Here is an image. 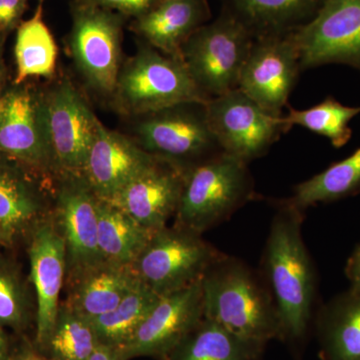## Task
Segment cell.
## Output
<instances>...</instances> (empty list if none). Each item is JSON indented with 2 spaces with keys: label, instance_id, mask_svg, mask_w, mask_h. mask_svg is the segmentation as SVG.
<instances>
[{
  "label": "cell",
  "instance_id": "ba28073f",
  "mask_svg": "<svg viewBox=\"0 0 360 360\" xmlns=\"http://www.w3.org/2000/svg\"><path fill=\"white\" fill-rule=\"evenodd\" d=\"M222 255L201 234L174 225L153 232L131 266L139 281L163 296L200 281Z\"/></svg>",
  "mask_w": 360,
  "mask_h": 360
},
{
  "label": "cell",
  "instance_id": "d6986e66",
  "mask_svg": "<svg viewBox=\"0 0 360 360\" xmlns=\"http://www.w3.org/2000/svg\"><path fill=\"white\" fill-rule=\"evenodd\" d=\"M156 160L134 139L101 122L82 175L99 200H110Z\"/></svg>",
  "mask_w": 360,
  "mask_h": 360
},
{
  "label": "cell",
  "instance_id": "83f0119b",
  "mask_svg": "<svg viewBox=\"0 0 360 360\" xmlns=\"http://www.w3.org/2000/svg\"><path fill=\"white\" fill-rule=\"evenodd\" d=\"M160 297L146 284L139 281L117 307L89 319L98 342L115 349L122 347L150 314Z\"/></svg>",
  "mask_w": 360,
  "mask_h": 360
},
{
  "label": "cell",
  "instance_id": "cb8c5ba5",
  "mask_svg": "<svg viewBox=\"0 0 360 360\" xmlns=\"http://www.w3.org/2000/svg\"><path fill=\"white\" fill-rule=\"evenodd\" d=\"M264 347L203 317L167 360H259Z\"/></svg>",
  "mask_w": 360,
  "mask_h": 360
},
{
  "label": "cell",
  "instance_id": "44dd1931",
  "mask_svg": "<svg viewBox=\"0 0 360 360\" xmlns=\"http://www.w3.org/2000/svg\"><path fill=\"white\" fill-rule=\"evenodd\" d=\"M131 265L104 264L66 284V304L86 319L110 311L139 283Z\"/></svg>",
  "mask_w": 360,
  "mask_h": 360
},
{
  "label": "cell",
  "instance_id": "603a6c76",
  "mask_svg": "<svg viewBox=\"0 0 360 360\" xmlns=\"http://www.w3.org/2000/svg\"><path fill=\"white\" fill-rule=\"evenodd\" d=\"M324 360H360V290L338 296L319 314Z\"/></svg>",
  "mask_w": 360,
  "mask_h": 360
},
{
  "label": "cell",
  "instance_id": "5b68a950",
  "mask_svg": "<svg viewBox=\"0 0 360 360\" xmlns=\"http://www.w3.org/2000/svg\"><path fill=\"white\" fill-rule=\"evenodd\" d=\"M255 37L233 14L222 11L201 26L180 51L194 84L208 99L238 89L241 71Z\"/></svg>",
  "mask_w": 360,
  "mask_h": 360
},
{
  "label": "cell",
  "instance_id": "30bf717a",
  "mask_svg": "<svg viewBox=\"0 0 360 360\" xmlns=\"http://www.w3.org/2000/svg\"><path fill=\"white\" fill-rule=\"evenodd\" d=\"M0 151L44 176H58L44 92L13 84L0 94Z\"/></svg>",
  "mask_w": 360,
  "mask_h": 360
},
{
  "label": "cell",
  "instance_id": "f1b7e54d",
  "mask_svg": "<svg viewBox=\"0 0 360 360\" xmlns=\"http://www.w3.org/2000/svg\"><path fill=\"white\" fill-rule=\"evenodd\" d=\"M98 345L89 319L63 302L41 352L49 360H89Z\"/></svg>",
  "mask_w": 360,
  "mask_h": 360
},
{
  "label": "cell",
  "instance_id": "8992f818",
  "mask_svg": "<svg viewBox=\"0 0 360 360\" xmlns=\"http://www.w3.org/2000/svg\"><path fill=\"white\" fill-rule=\"evenodd\" d=\"M122 14L73 0L68 49L78 72L92 91L112 98L122 65Z\"/></svg>",
  "mask_w": 360,
  "mask_h": 360
},
{
  "label": "cell",
  "instance_id": "d4e9b609",
  "mask_svg": "<svg viewBox=\"0 0 360 360\" xmlns=\"http://www.w3.org/2000/svg\"><path fill=\"white\" fill-rule=\"evenodd\" d=\"M99 200V198H98ZM98 246L104 262L132 265L153 232L110 201L98 200Z\"/></svg>",
  "mask_w": 360,
  "mask_h": 360
},
{
  "label": "cell",
  "instance_id": "7402d4cb",
  "mask_svg": "<svg viewBox=\"0 0 360 360\" xmlns=\"http://www.w3.org/2000/svg\"><path fill=\"white\" fill-rule=\"evenodd\" d=\"M255 37L285 35L307 25L324 0H224Z\"/></svg>",
  "mask_w": 360,
  "mask_h": 360
},
{
  "label": "cell",
  "instance_id": "7a4b0ae2",
  "mask_svg": "<svg viewBox=\"0 0 360 360\" xmlns=\"http://www.w3.org/2000/svg\"><path fill=\"white\" fill-rule=\"evenodd\" d=\"M201 285L205 319L264 345L284 338L271 292L240 260L222 255L205 272Z\"/></svg>",
  "mask_w": 360,
  "mask_h": 360
},
{
  "label": "cell",
  "instance_id": "3957f363",
  "mask_svg": "<svg viewBox=\"0 0 360 360\" xmlns=\"http://www.w3.org/2000/svg\"><path fill=\"white\" fill-rule=\"evenodd\" d=\"M112 101L120 112L141 116L186 103H207L181 58L146 44L120 68Z\"/></svg>",
  "mask_w": 360,
  "mask_h": 360
},
{
  "label": "cell",
  "instance_id": "d6a6232c",
  "mask_svg": "<svg viewBox=\"0 0 360 360\" xmlns=\"http://www.w3.org/2000/svg\"><path fill=\"white\" fill-rule=\"evenodd\" d=\"M26 0H0V32L6 33L20 22Z\"/></svg>",
  "mask_w": 360,
  "mask_h": 360
},
{
  "label": "cell",
  "instance_id": "74e56055",
  "mask_svg": "<svg viewBox=\"0 0 360 360\" xmlns=\"http://www.w3.org/2000/svg\"><path fill=\"white\" fill-rule=\"evenodd\" d=\"M6 33L0 32V94L4 91L6 84V66L4 63V45L6 41Z\"/></svg>",
  "mask_w": 360,
  "mask_h": 360
},
{
  "label": "cell",
  "instance_id": "7c38bea8",
  "mask_svg": "<svg viewBox=\"0 0 360 360\" xmlns=\"http://www.w3.org/2000/svg\"><path fill=\"white\" fill-rule=\"evenodd\" d=\"M302 70L345 65L360 71V0H324L311 20L292 32Z\"/></svg>",
  "mask_w": 360,
  "mask_h": 360
},
{
  "label": "cell",
  "instance_id": "f35d334b",
  "mask_svg": "<svg viewBox=\"0 0 360 360\" xmlns=\"http://www.w3.org/2000/svg\"><path fill=\"white\" fill-rule=\"evenodd\" d=\"M13 239L9 238L7 234L4 233L2 229H0V248H9L13 245Z\"/></svg>",
  "mask_w": 360,
  "mask_h": 360
},
{
  "label": "cell",
  "instance_id": "4316f807",
  "mask_svg": "<svg viewBox=\"0 0 360 360\" xmlns=\"http://www.w3.org/2000/svg\"><path fill=\"white\" fill-rule=\"evenodd\" d=\"M360 191V148L345 160L295 187L284 202L300 212L317 203L330 202Z\"/></svg>",
  "mask_w": 360,
  "mask_h": 360
},
{
  "label": "cell",
  "instance_id": "8d00e7d4",
  "mask_svg": "<svg viewBox=\"0 0 360 360\" xmlns=\"http://www.w3.org/2000/svg\"><path fill=\"white\" fill-rule=\"evenodd\" d=\"M89 360H120V359L115 348L99 343Z\"/></svg>",
  "mask_w": 360,
  "mask_h": 360
},
{
  "label": "cell",
  "instance_id": "ffe728a7",
  "mask_svg": "<svg viewBox=\"0 0 360 360\" xmlns=\"http://www.w3.org/2000/svg\"><path fill=\"white\" fill-rule=\"evenodd\" d=\"M210 14L207 0H158L131 27L146 44L180 58L181 47L210 21Z\"/></svg>",
  "mask_w": 360,
  "mask_h": 360
},
{
  "label": "cell",
  "instance_id": "e0dca14e",
  "mask_svg": "<svg viewBox=\"0 0 360 360\" xmlns=\"http://www.w3.org/2000/svg\"><path fill=\"white\" fill-rule=\"evenodd\" d=\"M46 179L0 151V229L13 241L30 236L51 214L53 191Z\"/></svg>",
  "mask_w": 360,
  "mask_h": 360
},
{
  "label": "cell",
  "instance_id": "e575fe53",
  "mask_svg": "<svg viewBox=\"0 0 360 360\" xmlns=\"http://www.w3.org/2000/svg\"><path fill=\"white\" fill-rule=\"evenodd\" d=\"M345 272L352 283V290H360V245L348 259Z\"/></svg>",
  "mask_w": 360,
  "mask_h": 360
},
{
  "label": "cell",
  "instance_id": "277c9868",
  "mask_svg": "<svg viewBox=\"0 0 360 360\" xmlns=\"http://www.w3.org/2000/svg\"><path fill=\"white\" fill-rule=\"evenodd\" d=\"M248 165L222 153L191 168L174 225L202 234L245 205L253 194Z\"/></svg>",
  "mask_w": 360,
  "mask_h": 360
},
{
  "label": "cell",
  "instance_id": "836d02e7",
  "mask_svg": "<svg viewBox=\"0 0 360 360\" xmlns=\"http://www.w3.org/2000/svg\"><path fill=\"white\" fill-rule=\"evenodd\" d=\"M9 360H49L46 355L39 352L28 335H18L15 347Z\"/></svg>",
  "mask_w": 360,
  "mask_h": 360
},
{
  "label": "cell",
  "instance_id": "8fae6325",
  "mask_svg": "<svg viewBox=\"0 0 360 360\" xmlns=\"http://www.w3.org/2000/svg\"><path fill=\"white\" fill-rule=\"evenodd\" d=\"M98 200L82 174L56 177L52 215L65 243V284L104 264L97 236Z\"/></svg>",
  "mask_w": 360,
  "mask_h": 360
},
{
  "label": "cell",
  "instance_id": "6da1fadb",
  "mask_svg": "<svg viewBox=\"0 0 360 360\" xmlns=\"http://www.w3.org/2000/svg\"><path fill=\"white\" fill-rule=\"evenodd\" d=\"M303 212L281 202L272 220L264 253L265 274L283 328V338L307 333L314 300V267L303 243Z\"/></svg>",
  "mask_w": 360,
  "mask_h": 360
},
{
  "label": "cell",
  "instance_id": "5bb4252c",
  "mask_svg": "<svg viewBox=\"0 0 360 360\" xmlns=\"http://www.w3.org/2000/svg\"><path fill=\"white\" fill-rule=\"evenodd\" d=\"M47 129L58 174H82L101 120L68 78L44 92Z\"/></svg>",
  "mask_w": 360,
  "mask_h": 360
},
{
  "label": "cell",
  "instance_id": "484cf974",
  "mask_svg": "<svg viewBox=\"0 0 360 360\" xmlns=\"http://www.w3.org/2000/svg\"><path fill=\"white\" fill-rule=\"evenodd\" d=\"M16 75L14 84H25L30 77H53L58 65L56 39L44 22L40 2L32 18L21 22L16 33Z\"/></svg>",
  "mask_w": 360,
  "mask_h": 360
},
{
  "label": "cell",
  "instance_id": "4fadbf2b",
  "mask_svg": "<svg viewBox=\"0 0 360 360\" xmlns=\"http://www.w3.org/2000/svg\"><path fill=\"white\" fill-rule=\"evenodd\" d=\"M201 279L161 296L129 340L116 348L120 360L137 357L167 360L175 347L203 319Z\"/></svg>",
  "mask_w": 360,
  "mask_h": 360
},
{
  "label": "cell",
  "instance_id": "9a60e30c",
  "mask_svg": "<svg viewBox=\"0 0 360 360\" xmlns=\"http://www.w3.org/2000/svg\"><path fill=\"white\" fill-rule=\"evenodd\" d=\"M302 71L292 33L255 37L238 89L267 112L283 116Z\"/></svg>",
  "mask_w": 360,
  "mask_h": 360
},
{
  "label": "cell",
  "instance_id": "2e32d148",
  "mask_svg": "<svg viewBox=\"0 0 360 360\" xmlns=\"http://www.w3.org/2000/svg\"><path fill=\"white\" fill-rule=\"evenodd\" d=\"M28 238L30 272L37 297L32 341L42 352L56 323L61 291L65 285V243L52 212L37 224Z\"/></svg>",
  "mask_w": 360,
  "mask_h": 360
},
{
  "label": "cell",
  "instance_id": "1f68e13d",
  "mask_svg": "<svg viewBox=\"0 0 360 360\" xmlns=\"http://www.w3.org/2000/svg\"><path fill=\"white\" fill-rule=\"evenodd\" d=\"M96 6L122 14L124 18H141L158 4V0H89Z\"/></svg>",
  "mask_w": 360,
  "mask_h": 360
},
{
  "label": "cell",
  "instance_id": "52a82bcc",
  "mask_svg": "<svg viewBox=\"0 0 360 360\" xmlns=\"http://www.w3.org/2000/svg\"><path fill=\"white\" fill-rule=\"evenodd\" d=\"M205 103H180L137 116L135 141L186 170L220 155L224 150L210 129Z\"/></svg>",
  "mask_w": 360,
  "mask_h": 360
},
{
  "label": "cell",
  "instance_id": "ac0fdd59",
  "mask_svg": "<svg viewBox=\"0 0 360 360\" xmlns=\"http://www.w3.org/2000/svg\"><path fill=\"white\" fill-rule=\"evenodd\" d=\"M188 170L158 158L110 201L137 222L155 232L167 226L179 207Z\"/></svg>",
  "mask_w": 360,
  "mask_h": 360
},
{
  "label": "cell",
  "instance_id": "f546056e",
  "mask_svg": "<svg viewBox=\"0 0 360 360\" xmlns=\"http://www.w3.org/2000/svg\"><path fill=\"white\" fill-rule=\"evenodd\" d=\"M35 315L22 274L13 260L0 252V328L27 335L30 329L34 333Z\"/></svg>",
  "mask_w": 360,
  "mask_h": 360
},
{
  "label": "cell",
  "instance_id": "4dcf8cb0",
  "mask_svg": "<svg viewBox=\"0 0 360 360\" xmlns=\"http://www.w3.org/2000/svg\"><path fill=\"white\" fill-rule=\"evenodd\" d=\"M360 115L359 108L343 105L333 97L328 96L323 101L307 108L295 110L283 116L284 122L290 125H298L314 134L326 137L336 148H342L352 136L349 123Z\"/></svg>",
  "mask_w": 360,
  "mask_h": 360
},
{
  "label": "cell",
  "instance_id": "9c48e42d",
  "mask_svg": "<svg viewBox=\"0 0 360 360\" xmlns=\"http://www.w3.org/2000/svg\"><path fill=\"white\" fill-rule=\"evenodd\" d=\"M210 129L224 153L243 161L262 158L290 129L283 116L264 110L239 89L205 103Z\"/></svg>",
  "mask_w": 360,
  "mask_h": 360
},
{
  "label": "cell",
  "instance_id": "d590c367",
  "mask_svg": "<svg viewBox=\"0 0 360 360\" xmlns=\"http://www.w3.org/2000/svg\"><path fill=\"white\" fill-rule=\"evenodd\" d=\"M18 335H11L6 329L0 328V360H9L15 347Z\"/></svg>",
  "mask_w": 360,
  "mask_h": 360
}]
</instances>
